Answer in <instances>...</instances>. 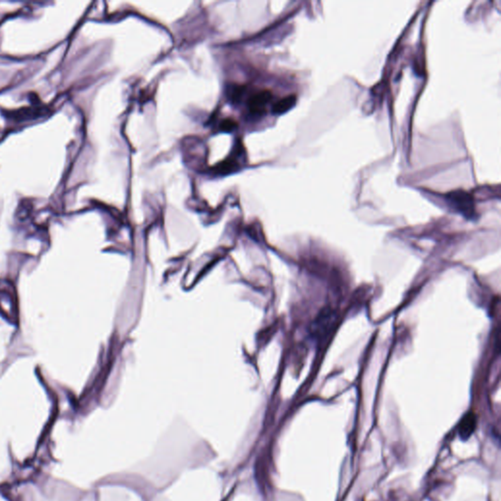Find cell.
I'll return each mask as SVG.
<instances>
[{
    "label": "cell",
    "instance_id": "6da1fadb",
    "mask_svg": "<svg viewBox=\"0 0 501 501\" xmlns=\"http://www.w3.org/2000/svg\"><path fill=\"white\" fill-rule=\"evenodd\" d=\"M445 199L447 204L456 212L468 219H473L477 216L474 199L466 191L461 189L451 191L445 195Z\"/></svg>",
    "mask_w": 501,
    "mask_h": 501
},
{
    "label": "cell",
    "instance_id": "7a4b0ae2",
    "mask_svg": "<svg viewBox=\"0 0 501 501\" xmlns=\"http://www.w3.org/2000/svg\"><path fill=\"white\" fill-rule=\"evenodd\" d=\"M272 98V93L269 90H262L252 95L248 101V107L253 115H262L265 111V106Z\"/></svg>",
    "mask_w": 501,
    "mask_h": 501
},
{
    "label": "cell",
    "instance_id": "3957f363",
    "mask_svg": "<svg viewBox=\"0 0 501 501\" xmlns=\"http://www.w3.org/2000/svg\"><path fill=\"white\" fill-rule=\"evenodd\" d=\"M476 428V416L473 413H467L465 417L462 419L459 426V434L460 437L466 439L471 436Z\"/></svg>",
    "mask_w": 501,
    "mask_h": 501
},
{
    "label": "cell",
    "instance_id": "277c9868",
    "mask_svg": "<svg viewBox=\"0 0 501 501\" xmlns=\"http://www.w3.org/2000/svg\"><path fill=\"white\" fill-rule=\"evenodd\" d=\"M296 101V95H288L274 104L272 112L276 115L284 114L295 106Z\"/></svg>",
    "mask_w": 501,
    "mask_h": 501
},
{
    "label": "cell",
    "instance_id": "5b68a950",
    "mask_svg": "<svg viewBox=\"0 0 501 501\" xmlns=\"http://www.w3.org/2000/svg\"><path fill=\"white\" fill-rule=\"evenodd\" d=\"M332 319L333 317L331 316L330 311H323L321 313V315L317 318V325L315 326L317 330V335L324 334V332L328 328V325L330 326L332 324Z\"/></svg>",
    "mask_w": 501,
    "mask_h": 501
},
{
    "label": "cell",
    "instance_id": "8992f818",
    "mask_svg": "<svg viewBox=\"0 0 501 501\" xmlns=\"http://www.w3.org/2000/svg\"><path fill=\"white\" fill-rule=\"evenodd\" d=\"M236 128H237V123L232 119H225L219 125V129L224 132L233 131Z\"/></svg>",
    "mask_w": 501,
    "mask_h": 501
}]
</instances>
